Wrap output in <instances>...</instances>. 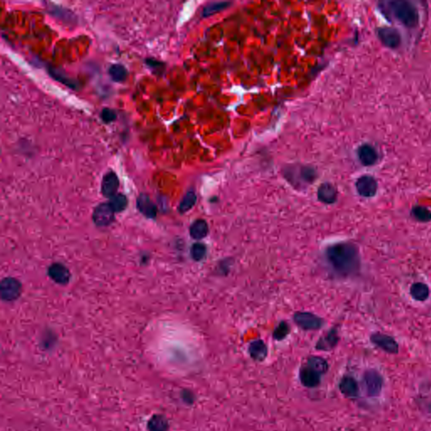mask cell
Instances as JSON below:
<instances>
[{"instance_id":"6da1fadb","label":"cell","mask_w":431,"mask_h":431,"mask_svg":"<svg viewBox=\"0 0 431 431\" xmlns=\"http://www.w3.org/2000/svg\"><path fill=\"white\" fill-rule=\"evenodd\" d=\"M326 257L333 271L341 276H350L359 271V251L353 243L340 242L332 245L327 249Z\"/></svg>"},{"instance_id":"7a4b0ae2","label":"cell","mask_w":431,"mask_h":431,"mask_svg":"<svg viewBox=\"0 0 431 431\" xmlns=\"http://www.w3.org/2000/svg\"><path fill=\"white\" fill-rule=\"evenodd\" d=\"M381 8L385 9V11L407 28H415L419 23V11L411 2L405 0L389 1Z\"/></svg>"},{"instance_id":"3957f363","label":"cell","mask_w":431,"mask_h":431,"mask_svg":"<svg viewBox=\"0 0 431 431\" xmlns=\"http://www.w3.org/2000/svg\"><path fill=\"white\" fill-rule=\"evenodd\" d=\"M364 382L368 396L377 397L381 393L383 387V378L378 371H366L364 374Z\"/></svg>"},{"instance_id":"277c9868","label":"cell","mask_w":431,"mask_h":431,"mask_svg":"<svg viewBox=\"0 0 431 431\" xmlns=\"http://www.w3.org/2000/svg\"><path fill=\"white\" fill-rule=\"evenodd\" d=\"M294 321L305 330H316L320 329L324 324V320L311 312H296L294 315Z\"/></svg>"},{"instance_id":"5b68a950","label":"cell","mask_w":431,"mask_h":431,"mask_svg":"<svg viewBox=\"0 0 431 431\" xmlns=\"http://www.w3.org/2000/svg\"><path fill=\"white\" fill-rule=\"evenodd\" d=\"M1 297L5 301H13L19 297L21 292V285L13 278H5L0 285Z\"/></svg>"},{"instance_id":"8992f818","label":"cell","mask_w":431,"mask_h":431,"mask_svg":"<svg viewBox=\"0 0 431 431\" xmlns=\"http://www.w3.org/2000/svg\"><path fill=\"white\" fill-rule=\"evenodd\" d=\"M371 342L389 354H398L399 344L391 336L381 333H376L371 336Z\"/></svg>"},{"instance_id":"52a82bcc","label":"cell","mask_w":431,"mask_h":431,"mask_svg":"<svg viewBox=\"0 0 431 431\" xmlns=\"http://www.w3.org/2000/svg\"><path fill=\"white\" fill-rule=\"evenodd\" d=\"M357 192L363 197H372L375 196L378 191V182L370 175H363L357 180Z\"/></svg>"},{"instance_id":"ba28073f","label":"cell","mask_w":431,"mask_h":431,"mask_svg":"<svg viewBox=\"0 0 431 431\" xmlns=\"http://www.w3.org/2000/svg\"><path fill=\"white\" fill-rule=\"evenodd\" d=\"M114 212L109 203L101 204L95 209L93 221L98 226H108L114 220Z\"/></svg>"},{"instance_id":"9c48e42d","label":"cell","mask_w":431,"mask_h":431,"mask_svg":"<svg viewBox=\"0 0 431 431\" xmlns=\"http://www.w3.org/2000/svg\"><path fill=\"white\" fill-rule=\"evenodd\" d=\"M378 38L386 47L397 48L401 44V35L396 29L382 27L378 30Z\"/></svg>"},{"instance_id":"30bf717a","label":"cell","mask_w":431,"mask_h":431,"mask_svg":"<svg viewBox=\"0 0 431 431\" xmlns=\"http://www.w3.org/2000/svg\"><path fill=\"white\" fill-rule=\"evenodd\" d=\"M119 184V179L117 177L116 173L112 171L106 173L103 178L102 184H101V191L103 195L105 197L111 198L117 195Z\"/></svg>"},{"instance_id":"8fae6325","label":"cell","mask_w":431,"mask_h":431,"mask_svg":"<svg viewBox=\"0 0 431 431\" xmlns=\"http://www.w3.org/2000/svg\"><path fill=\"white\" fill-rule=\"evenodd\" d=\"M322 375L309 366H304L300 371V381L307 387H315L320 385Z\"/></svg>"},{"instance_id":"7c38bea8","label":"cell","mask_w":431,"mask_h":431,"mask_svg":"<svg viewBox=\"0 0 431 431\" xmlns=\"http://www.w3.org/2000/svg\"><path fill=\"white\" fill-rule=\"evenodd\" d=\"M358 158L361 163L365 166L375 164L378 159V153L371 145L363 144L358 149Z\"/></svg>"},{"instance_id":"4fadbf2b","label":"cell","mask_w":431,"mask_h":431,"mask_svg":"<svg viewBox=\"0 0 431 431\" xmlns=\"http://www.w3.org/2000/svg\"><path fill=\"white\" fill-rule=\"evenodd\" d=\"M48 274L54 282H58L59 284H67L70 278V273L68 269L61 264L52 265L48 269Z\"/></svg>"},{"instance_id":"5bb4252c","label":"cell","mask_w":431,"mask_h":431,"mask_svg":"<svg viewBox=\"0 0 431 431\" xmlns=\"http://www.w3.org/2000/svg\"><path fill=\"white\" fill-rule=\"evenodd\" d=\"M317 196L322 202L325 204H333L337 200V191L333 184L324 183L318 188Z\"/></svg>"},{"instance_id":"9a60e30c","label":"cell","mask_w":431,"mask_h":431,"mask_svg":"<svg viewBox=\"0 0 431 431\" xmlns=\"http://www.w3.org/2000/svg\"><path fill=\"white\" fill-rule=\"evenodd\" d=\"M340 389L345 396L348 398H357L359 394L358 383L351 377H345L340 382Z\"/></svg>"},{"instance_id":"2e32d148","label":"cell","mask_w":431,"mask_h":431,"mask_svg":"<svg viewBox=\"0 0 431 431\" xmlns=\"http://www.w3.org/2000/svg\"><path fill=\"white\" fill-rule=\"evenodd\" d=\"M138 208L146 217L154 218L156 216L157 208L149 196L142 194L138 199Z\"/></svg>"},{"instance_id":"e0dca14e","label":"cell","mask_w":431,"mask_h":431,"mask_svg":"<svg viewBox=\"0 0 431 431\" xmlns=\"http://www.w3.org/2000/svg\"><path fill=\"white\" fill-rule=\"evenodd\" d=\"M250 357L255 361H263L267 355V347L264 341L258 340L253 341L249 348Z\"/></svg>"},{"instance_id":"ac0fdd59","label":"cell","mask_w":431,"mask_h":431,"mask_svg":"<svg viewBox=\"0 0 431 431\" xmlns=\"http://www.w3.org/2000/svg\"><path fill=\"white\" fill-rule=\"evenodd\" d=\"M410 295L416 301H425L429 296V287L423 282L414 283L410 287Z\"/></svg>"},{"instance_id":"d6986e66","label":"cell","mask_w":431,"mask_h":431,"mask_svg":"<svg viewBox=\"0 0 431 431\" xmlns=\"http://www.w3.org/2000/svg\"><path fill=\"white\" fill-rule=\"evenodd\" d=\"M339 341L338 334L335 329H332L326 335L320 339L317 344V349L321 350H329L333 349Z\"/></svg>"},{"instance_id":"ffe728a7","label":"cell","mask_w":431,"mask_h":431,"mask_svg":"<svg viewBox=\"0 0 431 431\" xmlns=\"http://www.w3.org/2000/svg\"><path fill=\"white\" fill-rule=\"evenodd\" d=\"M209 232L208 223L205 220H196L190 229L191 236L195 239H202L208 235Z\"/></svg>"},{"instance_id":"44dd1931","label":"cell","mask_w":431,"mask_h":431,"mask_svg":"<svg viewBox=\"0 0 431 431\" xmlns=\"http://www.w3.org/2000/svg\"><path fill=\"white\" fill-rule=\"evenodd\" d=\"M48 72H49L50 75L52 76L55 80H59L62 84L70 87L71 89H77L80 87V84L77 81H75L71 78L67 77L61 71L57 70L56 68H48Z\"/></svg>"},{"instance_id":"7402d4cb","label":"cell","mask_w":431,"mask_h":431,"mask_svg":"<svg viewBox=\"0 0 431 431\" xmlns=\"http://www.w3.org/2000/svg\"><path fill=\"white\" fill-rule=\"evenodd\" d=\"M108 72H109V75H110L112 80L117 82V83L125 81L127 78V74H128L126 68L121 64H113V65L110 66Z\"/></svg>"},{"instance_id":"603a6c76","label":"cell","mask_w":431,"mask_h":431,"mask_svg":"<svg viewBox=\"0 0 431 431\" xmlns=\"http://www.w3.org/2000/svg\"><path fill=\"white\" fill-rule=\"evenodd\" d=\"M307 366L320 373L321 375H324V373H326L329 368L327 361L320 357H310L307 361Z\"/></svg>"},{"instance_id":"cb8c5ba5","label":"cell","mask_w":431,"mask_h":431,"mask_svg":"<svg viewBox=\"0 0 431 431\" xmlns=\"http://www.w3.org/2000/svg\"><path fill=\"white\" fill-rule=\"evenodd\" d=\"M231 5H232L231 2L211 3V4L204 7L202 12H201V14H202L203 17L211 16L212 14L225 10L226 8L229 7Z\"/></svg>"},{"instance_id":"d4e9b609","label":"cell","mask_w":431,"mask_h":431,"mask_svg":"<svg viewBox=\"0 0 431 431\" xmlns=\"http://www.w3.org/2000/svg\"><path fill=\"white\" fill-rule=\"evenodd\" d=\"M412 215L415 219L420 222H429L431 221V212L425 207L416 205L413 208Z\"/></svg>"},{"instance_id":"484cf974","label":"cell","mask_w":431,"mask_h":431,"mask_svg":"<svg viewBox=\"0 0 431 431\" xmlns=\"http://www.w3.org/2000/svg\"><path fill=\"white\" fill-rule=\"evenodd\" d=\"M109 205L115 212H120L126 209L127 205V199L124 195L117 194L116 196L110 198Z\"/></svg>"},{"instance_id":"4316f807","label":"cell","mask_w":431,"mask_h":431,"mask_svg":"<svg viewBox=\"0 0 431 431\" xmlns=\"http://www.w3.org/2000/svg\"><path fill=\"white\" fill-rule=\"evenodd\" d=\"M196 201V193L193 191H190L185 194L184 198L182 199L179 210L180 212H186L193 208Z\"/></svg>"},{"instance_id":"83f0119b","label":"cell","mask_w":431,"mask_h":431,"mask_svg":"<svg viewBox=\"0 0 431 431\" xmlns=\"http://www.w3.org/2000/svg\"><path fill=\"white\" fill-rule=\"evenodd\" d=\"M205 252H207V248L203 243H195V245L191 248V256L195 260L200 261L204 259L205 256Z\"/></svg>"},{"instance_id":"f1b7e54d","label":"cell","mask_w":431,"mask_h":431,"mask_svg":"<svg viewBox=\"0 0 431 431\" xmlns=\"http://www.w3.org/2000/svg\"><path fill=\"white\" fill-rule=\"evenodd\" d=\"M289 326H288V324L287 323H285V322H282L279 325H278L277 328L275 329L274 331V333H273V336H274V338L275 340H277V341H282L283 339L286 338L287 337V334L289 333Z\"/></svg>"},{"instance_id":"f546056e","label":"cell","mask_w":431,"mask_h":431,"mask_svg":"<svg viewBox=\"0 0 431 431\" xmlns=\"http://www.w3.org/2000/svg\"><path fill=\"white\" fill-rule=\"evenodd\" d=\"M101 118L105 123H110L117 119V113L110 108H105L101 111Z\"/></svg>"},{"instance_id":"4dcf8cb0","label":"cell","mask_w":431,"mask_h":431,"mask_svg":"<svg viewBox=\"0 0 431 431\" xmlns=\"http://www.w3.org/2000/svg\"><path fill=\"white\" fill-rule=\"evenodd\" d=\"M146 63H147V65H149L152 68H159V69H160L161 67L163 66V63H160L158 60H155V59H147Z\"/></svg>"}]
</instances>
